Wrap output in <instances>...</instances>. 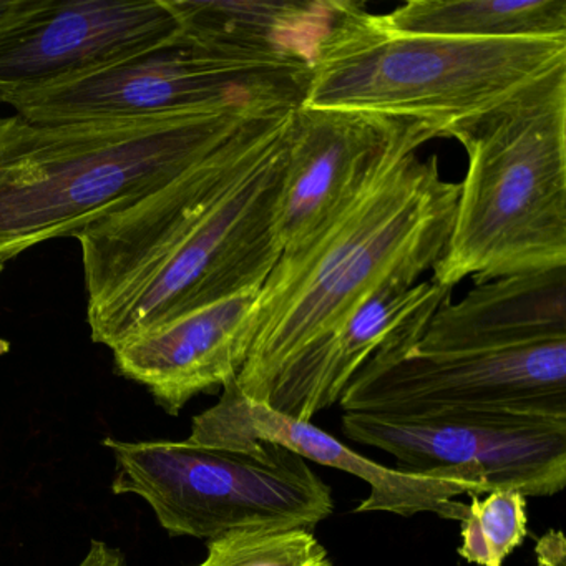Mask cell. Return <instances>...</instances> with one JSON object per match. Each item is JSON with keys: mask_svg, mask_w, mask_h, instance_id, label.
Returning <instances> with one entry per match:
<instances>
[{"mask_svg": "<svg viewBox=\"0 0 566 566\" xmlns=\"http://www.w3.org/2000/svg\"><path fill=\"white\" fill-rule=\"evenodd\" d=\"M290 128L276 118L248 122L174 180L75 237L95 343L117 349L263 286L281 254L276 205Z\"/></svg>", "mask_w": 566, "mask_h": 566, "instance_id": "6da1fadb", "label": "cell"}, {"mask_svg": "<svg viewBox=\"0 0 566 566\" xmlns=\"http://www.w3.org/2000/svg\"><path fill=\"white\" fill-rule=\"evenodd\" d=\"M459 184L437 155L387 165L333 223L281 253L260 290L258 326L237 386L264 402L287 364L389 281L416 284L446 250Z\"/></svg>", "mask_w": 566, "mask_h": 566, "instance_id": "7a4b0ae2", "label": "cell"}, {"mask_svg": "<svg viewBox=\"0 0 566 566\" xmlns=\"http://www.w3.org/2000/svg\"><path fill=\"white\" fill-rule=\"evenodd\" d=\"M277 105L145 120L0 118V263L137 203Z\"/></svg>", "mask_w": 566, "mask_h": 566, "instance_id": "3957f363", "label": "cell"}, {"mask_svg": "<svg viewBox=\"0 0 566 566\" xmlns=\"http://www.w3.org/2000/svg\"><path fill=\"white\" fill-rule=\"evenodd\" d=\"M447 137L465 148L467 174L433 281L566 266V67Z\"/></svg>", "mask_w": 566, "mask_h": 566, "instance_id": "277c9868", "label": "cell"}, {"mask_svg": "<svg viewBox=\"0 0 566 566\" xmlns=\"http://www.w3.org/2000/svg\"><path fill=\"white\" fill-rule=\"evenodd\" d=\"M566 67V39L397 34L349 2L321 42L301 105L419 122L447 137Z\"/></svg>", "mask_w": 566, "mask_h": 566, "instance_id": "5b68a950", "label": "cell"}, {"mask_svg": "<svg viewBox=\"0 0 566 566\" xmlns=\"http://www.w3.org/2000/svg\"><path fill=\"white\" fill-rule=\"evenodd\" d=\"M112 490L134 493L174 536L214 539L241 530H313L334 510L329 485L277 443L233 450L188 442L105 439Z\"/></svg>", "mask_w": 566, "mask_h": 566, "instance_id": "8992f818", "label": "cell"}, {"mask_svg": "<svg viewBox=\"0 0 566 566\" xmlns=\"http://www.w3.org/2000/svg\"><path fill=\"white\" fill-rule=\"evenodd\" d=\"M311 65L230 57L180 38L14 102L34 120H145L233 105L297 107Z\"/></svg>", "mask_w": 566, "mask_h": 566, "instance_id": "52a82bcc", "label": "cell"}, {"mask_svg": "<svg viewBox=\"0 0 566 566\" xmlns=\"http://www.w3.org/2000/svg\"><path fill=\"white\" fill-rule=\"evenodd\" d=\"M339 402L344 412L390 420H566V339L465 353L384 347L353 377Z\"/></svg>", "mask_w": 566, "mask_h": 566, "instance_id": "ba28073f", "label": "cell"}, {"mask_svg": "<svg viewBox=\"0 0 566 566\" xmlns=\"http://www.w3.org/2000/svg\"><path fill=\"white\" fill-rule=\"evenodd\" d=\"M340 426L353 442L394 455L400 472L465 480L480 493L510 490L525 499L552 496L566 485V420H390L344 412Z\"/></svg>", "mask_w": 566, "mask_h": 566, "instance_id": "9c48e42d", "label": "cell"}, {"mask_svg": "<svg viewBox=\"0 0 566 566\" xmlns=\"http://www.w3.org/2000/svg\"><path fill=\"white\" fill-rule=\"evenodd\" d=\"M177 35L167 0H15L0 18V102L12 105Z\"/></svg>", "mask_w": 566, "mask_h": 566, "instance_id": "30bf717a", "label": "cell"}, {"mask_svg": "<svg viewBox=\"0 0 566 566\" xmlns=\"http://www.w3.org/2000/svg\"><path fill=\"white\" fill-rule=\"evenodd\" d=\"M436 138L439 132L419 122L340 108H294L276 205L281 253L303 247L387 165Z\"/></svg>", "mask_w": 566, "mask_h": 566, "instance_id": "8fae6325", "label": "cell"}, {"mask_svg": "<svg viewBox=\"0 0 566 566\" xmlns=\"http://www.w3.org/2000/svg\"><path fill=\"white\" fill-rule=\"evenodd\" d=\"M188 442L233 450L251 449L260 442L277 443L304 460L343 470L370 486L369 495L356 513L412 516L427 512L462 522L467 505L455 496L480 495L479 489L465 480L416 475L373 462L313 422L293 419L266 403L251 400L234 380L223 387L217 406L195 417Z\"/></svg>", "mask_w": 566, "mask_h": 566, "instance_id": "7c38bea8", "label": "cell"}, {"mask_svg": "<svg viewBox=\"0 0 566 566\" xmlns=\"http://www.w3.org/2000/svg\"><path fill=\"white\" fill-rule=\"evenodd\" d=\"M452 290L436 281H389L343 321L301 350L280 374L266 403L276 412L311 422L339 402L353 377L384 347L416 344Z\"/></svg>", "mask_w": 566, "mask_h": 566, "instance_id": "4fadbf2b", "label": "cell"}, {"mask_svg": "<svg viewBox=\"0 0 566 566\" xmlns=\"http://www.w3.org/2000/svg\"><path fill=\"white\" fill-rule=\"evenodd\" d=\"M260 290L224 297L127 340L114 349L118 373L147 387L171 416L198 394L223 389L250 354Z\"/></svg>", "mask_w": 566, "mask_h": 566, "instance_id": "5bb4252c", "label": "cell"}, {"mask_svg": "<svg viewBox=\"0 0 566 566\" xmlns=\"http://www.w3.org/2000/svg\"><path fill=\"white\" fill-rule=\"evenodd\" d=\"M566 339V266L475 283L443 301L412 344L420 353L500 350Z\"/></svg>", "mask_w": 566, "mask_h": 566, "instance_id": "9a60e30c", "label": "cell"}, {"mask_svg": "<svg viewBox=\"0 0 566 566\" xmlns=\"http://www.w3.org/2000/svg\"><path fill=\"white\" fill-rule=\"evenodd\" d=\"M349 0H167L188 44L230 57L313 64Z\"/></svg>", "mask_w": 566, "mask_h": 566, "instance_id": "2e32d148", "label": "cell"}, {"mask_svg": "<svg viewBox=\"0 0 566 566\" xmlns=\"http://www.w3.org/2000/svg\"><path fill=\"white\" fill-rule=\"evenodd\" d=\"M377 15L397 34L470 41L566 39V0H410Z\"/></svg>", "mask_w": 566, "mask_h": 566, "instance_id": "e0dca14e", "label": "cell"}, {"mask_svg": "<svg viewBox=\"0 0 566 566\" xmlns=\"http://www.w3.org/2000/svg\"><path fill=\"white\" fill-rule=\"evenodd\" d=\"M460 523L459 555L473 565L503 566L528 533L526 499L510 490L485 493V499L472 496Z\"/></svg>", "mask_w": 566, "mask_h": 566, "instance_id": "ac0fdd59", "label": "cell"}, {"mask_svg": "<svg viewBox=\"0 0 566 566\" xmlns=\"http://www.w3.org/2000/svg\"><path fill=\"white\" fill-rule=\"evenodd\" d=\"M197 566H333L326 548L306 528L241 530L208 542Z\"/></svg>", "mask_w": 566, "mask_h": 566, "instance_id": "d6986e66", "label": "cell"}, {"mask_svg": "<svg viewBox=\"0 0 566 566\" xmlns=\"http://www.w3.org/2000/svg\"><path fill=\"white\" fill-rule=\"evenodd\" d=\"M78 566H127L124 555L104 542H92L91 552Z\"/></svg>", "mask_w": 566, "mask_h": 566, "instance_id": "ffe728a7", "label": "cell"}, {"mask_svg": "<svg viewBox=\"0 0 566 566\" xmlns=\"http://www.w3.org/2000/svg\"><path fill=\"white\" fill-rule=\"evenodd\" d=\"M15 0H0V18H4L12 8H14Z\"/></svg>", "mask_w": 566, "mask_h": 566, "instance_id": "44dd1931", "label": "cell"}, {"mask_svg": "<svg viewBox=\"0 0 566 566\" xmlns=\"http://www.w3.org/2000/svg\"><path fill=\"white\" fill-rule=\"evenodd\" d=\"M4 268H6V264L0 263V274L4 273Z\"/></svg>", "mask_w": 566, "mask_h": 566, "instance_id": "7402d4cb", "label": "cell"}]
</instances>
